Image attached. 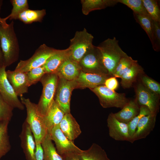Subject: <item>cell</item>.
I'll return each instance as SVG.
<instances>
[{
	"label": "cell",
	"mask_w": 160,
	"mask_h": 160,
	"mask_svg": "<svg viewBox=\"0 0 160 160\" xmlns=\"http://www.w3.org/2000/svg\"><path fill=\"white\" fill-rule=\"evenodd\" d=\"M14 26L13 20L8 24L0 20V42L6 67L17 61L19 57V45Z\"/></svg>",
	"instance_id": "1"
},
{
	"label": "cell",
	"mask_w": 160,
	"mask_h": 160,
	"mask_svg": "<svg viewBox=\"0 0 160 160\" xmlns=\"http://www.w3.org/2000/svg\"><path fill=\"white\" fill-rule=\"evenodd\" d=\"M101 53L104 65L108 75L113 77L115 69L120 60L128 56L120 47L116 37L108 38L97 46Z\"/></svg>",
	"instance_id": "2"
},
{
	"label": "cell",
	"mask_w": 160,
	"mask_h": 160,
	"mask_svg": "<svg viewBox=\"0 0 160 160\" xmlns=\"http://www.w3.org/2000/svg\"><path fill=\"white\" fill-rule=\"evenodd\" d=\"M20 101L26 108L25 120L33 135L35 142L41 143L48 133L44 117L39 111L37 104L31 101L29 98L23 96Z\"/></svg>",
	"instance_id": "3"
},
{
	"label": "cell",
	"mask_w": 160,
	"mask_h": 160,
	"mask_svg": "<svg viewBox=\"0 0 160 160\" xmlns=\"http://www.w3.org/2000/svg\"><path fill=\"white\" fill-rule=\"evenodd\" d=\"M58 79L56 73H46L40 80L43 89L37 106L40 113L44 116L54 100Z\"/></svg>",
	"instance_id": "4"
},
{
	"label": "cell",
	"mask_w": 160,
	"mask_h": 160,
	"mask_svg": "<svg viewBox=\"0 0 160 160\" xmlns=\"http://www.w3.org/2000/svg\"><path fill=\"white\" fill-rule=\"evenodd\" d=\"M93 35L89 33L86 28L76 31L74 37L70 40L69 48L71 57L79 63L84 56L94 45Z\"/></svg>",
	"instance_id": "5"
},
{
	"label": "cell",
	"mask_w": 160,
	"mask_h": 160,
	"mask_svg": "<svg viewBox=\"0 0 160 160\" xmlns=\"http://www.w3.org/2000/svg\"><path fill=\"white\" fill-rule=\"evenodd\" d=\"M98 97L101 106L104 108L115 107L122 108L129 102L124 93H118L104 84L90 89Z\"/></svg>",
	"instance_id": "6"
},
{
	"label": "cell",
	"mask_w": 160,
	"mask_h": 160,
	"mask_svg": "<svg viewBox=\"0 0 160 160\" xmlns=\"http://www.w3.org/2000/svg\"><path fill=\"white\" fill-rule=\"evenodd\" d=\"M57 50L49 47L44 44H43L36 49L29 58L25 60H20L15 70L26 73L32 69L42 66Z\"/></svg>",
	"instance_id": "7"
},
{
	"label": "cell",
	"mask_w": 160,
	"mask_h": 160,
	"mask_svg": "<svg viewBox=\"0 0 160 160\" xmlns=\"http://www.w3.org/2000/svg\"><path fill=\"white\" fill-rule=\"evenodd\" d=\"M79 63L81 71L84 72L109 76L97 46L93 45L90 49Z\"/></svg>",
	"instance_id": "8"
},
{
	"label": "cell",
	"mask_w": 160,
	"mask_h": 160,
	"mask_svg": "<svg viewBox=\"0 0 160 160\" xmlns=\"http://www.w3.org/2000/svg\"><path fill=\"white\" fill-rule=\"evenodd\" d=\"M76 87L75 80L68 81L59 78L54 100L65 114L71 113V96L72 91L76 89Z\"/></svg>",
	"instance_id": "9"
},
{
	"label": "cell",
	"mask_w": 160,
	"mask_h": 160,
	"mask_svg": "<svg viewBox=\"0 0 160 160\" xmlns=\"http://www.w3.org/2000/svg\"><path fill=\"white\" fill-rule=\"evenodd\" d=\"M50 134L52 140L55 143L57 152L61 157L70 153L81 154L82 152V150L64 135L59 124L52 129Z\"/></svg>",
	"instance_id": "10"
},
{
	"label": "cell",
	"mask_w": 160,
	"mask_h": 160,
	"mask_svg": "<svg viewBox=\"0 0 160 160\" xmlns=\"http://www.w3.org/2000/svg\"><path fill=\"white\" fill-rule=\"evenodd\" d=\"M6 68L3 63H0V94L13 108L23 110L24 106L18 99L7 78Z\"/></svg>",
	"instance_id": "11"
},
{
	"label": "cell",
	"mask_w": 160,
	"mask_h": 160,
	"mask_svg": "<svg viewBox=\"0 0 160 160\" xmlns=\"http://www.w3.org/2000/svg\"><path fill=\"white\" fill-rule=\"evenodd\" d=\"M135 92V99L139 106H146L151 114L157 115L159 109V95L148 89L141 83L137 85Z\"/></svg>",
	"instance_id": "12"
},
{
	"label": "cell",
	"mask_w": 160,
	"mask_h": 160,
	"mask_svg": "<svg viewBox=\"0 0 160 160\" xmlns=\"http://www.w3.org/2000/svg\"><path fill=\"white\" fill-rule=\"evenodd\" d=\"M107 122L111 137L116 141L130 142L128 124L118 121L112 112L109 114Z\"/></svg>",
	"instance_id": "13"
},
{
	"label": "cell",
	"mask_w": 160,
	"mask_h": 160,
	"mask_svg": "<svg viewBox=\"0 0 160 160\" xmlns=\"http://www.w3.org/2000/svg\"><path fill=\"white\" fill-rule=\"evenodd\" d=\"M21 145L27 160H36V143L31 129L25 120L20 135Z\"/></svg>",
	"instance_id": "14"
},
{
	"label": "cell",
	"mask_w": 160,
	"mask_h": 160,
	"mask_svg": "<svg viewBox=\"0 0 160 160\" xmlns=\"http://www.w3.org/2000/svg\"><path fill=\"white\" fill-rule=\"evenodd\" d=\"M108 75L85 73L82 71L76 79L75 80L76 89H84L87 88L89 89L104 84L108 78Z\"/></svg>",
	"instance_id": "15"
},
{
	"label": "cell",
	"mask_w": 160,
	"mask_h": 160,
	"mask_svg": "<svg viewBox=\"0 0 160 160\" xmlns=\"http://www.w3.org/2000/svg\"><path fill=\"white\" fill-rule=\"evenodd\" d=\"M7 78L17 95L23 96L28 92L29 87L27 73L15 71H6Z\"/></svg>",
	"instance_id": "16"
},
{
	"label": "cell",
	"mask_w": 160,
	"mask_h": 160,
	"mask_svg": "<svg viewBox=\"0 0 160 160\" xmlns=\"http://www.w3.org/2000/svg\"><path fill=\"white\" fill-rule=\"evenodd\" d=\"M157 115L151 113L143 117L140 120L131 143L145 138L154 128Z\"/></svg>",
	"instance_id": "17"
},
{
	"label": "cell",
	"mask_w": 160,
	"mask_h": 160,
	"mask_svg": "<svg viewBox=\"0 0 160 160\" xmlns=\"http://www.w3.org/2000/svg\"><path fill=\"white\" fill-rule=\"evenodd\" d=\"M59 125L64 135L71 141L77 138L81 132L79 124L71 113L64 115Z\"/></svg>",
	"instance_id": "18"
},
{
	"label": "cell",
	"mask_w": 160,
	"mask_h": 160,
	"mask_svg": "<svg viewBox=\"0 0 160 160\" xmlns=\"http://www.w3.org/2000/svg\"><path fill=\"white\" fill-rule=\"evenodd\" d=\"M81 71L79 63L70 57L61 65L55 73L59 78L72 81L77 79Z\"/></svg>",
	"instance_id": "19"
},
{
	"label": "cell",
	"mask_w": 160,
	"mask_h": 160,
	"mask_svg": "<svg viewBox=\"0 0 160 160\" xmlns=\"http://www.w3.org/2000/svg\"><path fill=\"white\" fill-rule=\"evenodd\" d=\"M71 56L69 49H57L43 65L46 73H55L61 65Z\"/></svg>",
	"instance_id": "20"
},
{
	"label": "cell",
	"mask_w": 160,
	"mask_h": 160,
	"mask_svg": "<svg viewBox=\"0 0 160 160\" xmlns=\"http://www.w3.org/2000/svg\"><path fill=\"white\" fill-rule=\"evenodd\" d=\"M140 107L136 99L129 100L120 111L114 113V115L118 121L128 124L139 113Z\"/></svg>",
	"instance_id": "21"
},
{
	"label": "cell",
	"mask_w": 160,
	"mask_h": 160,
	"mask_svg": "<svg viewBox=\"0 0 160 160\" xmlns=\"http://www.w3.org/2000/svg\"><path fill=\"white\" fill-rule=\"evenodd\" d=\"M65 114L54 100L44 116L48 133L50 134L52 129L60 124Z\"/></svg>",
	"instance_id": "22"
},
{
	"label": "cell",
	"mask_w": 160,
	"mask_h": 160,
	"mask_svg": "<svg viewBox=\"0 0 160 160\" xmlns=\"http://www.w3.org/2000/svg\"><path fill=\"white\" fill-rule=\"evenodd\" d=\"M118 3V0H81L82 12L86 15L92 11L113 6Z\"/></svg>",
	"instance_id": "23"
},
{
	"label": "cell",
	"mask_w": 160,
	"mask_h": 160,
	"mask_svg": "<svg viewBox=\"0 0 160 160\" xmlns=\"http://www.w3.org/2000/svg\"><path fill=\"white\" fill-rule=\"evenodd\" d=\"M143 71V68L136 60L120 78L122 87L124 88H130L136 80L138 76Z\"/></svg>",
	"instance_id": "24"
},
{
	"label": "cell",
	"mask_w": 160,
	"mask_h": 160,
	"mask_svg": "<svg viewBox=\"0 0 160 160\" xmlns=\"http://www.w3.org/2000/svg\"><path fill=\"white\" fill-rule=\"evenodd\" d=\"M80 156L81 160H110L105 151L95 143L87 150H82Z\"/></svg>",
	"instance_id": "25"
},
{
	"label": "cell",
	"mask_w": 160,
	"mask_h": 160,
	"mask_svg": "<svg viewBox=\"0 0 160 160\" xmlns=\"http://www.w3.org/2000/svg\"><path fill=\"white\" fill-rule=\"evenodd\" d=\"M41 144L43 151L44 160H64L57 152L50 134H47Z\"/></svg>",
	"instance_id": "26"
},
{
	"label": "cell",
	"mask_w": 160,
	"mask_h": 160,
	"mask_svg": "<svg viewBox=\"0 0 160 160\" xmlns=\"http://www.w3.org/2000/svg\"><path fill=\"white\" fill-rule=\"evenodd\" d=\"M46 15L45 9L33 10L28 9L20 13L17 19L25 24H29L34 22H41Z\"/></svg>",
	"instance_id": "27"
},
{
	"label": "cell",
	"mask_w": 160,
	"mask_h": 160,
	"mask_svg": "<svg viewBox=\"0 0 160 160\" xmlns=\"http://www.w3.org/2000/svg\"><path fill=\"white\" fill-rule=\"evenodd\" d=\"M10 1L12 6L11 13L5 18L0 17V20L4 22H6L8 19L10 20L17 19L18 15L20 13L29 9L27 0H11Z\"/></svg>",
	"instance_id": "28"
},
{
	"label": "cell",
	"mask_w": 160,
	"mask_h": 160,
	"mask_svg": "<svg viewBox=\"0 0 160 160\" xmlns=\"http://www.w3.org/2000/svg\"><path fill=\"white\" fill-rule=\"evenodd\" d=\"M9 123L5 122L0 124V159L5 155L11 149L8 133Z\"/></svg>",
	"instance_id": "29"
},
{
	"label": "cell",
	"mask_w": 160,
	"mask_h": 160,
	"mask_svg": "<svg viewBox=\"0 0 160 160\" xmlns=\"http://www.w3.org/2000/svg\"><path fill=\"white\" fill-rule=\"evenodd\" d=\"M142 1L144 7L151 19L160 22L159 1L142 0Z\"/></svg>",
	"instance_id": "30"
},
{
	"label": "cell",
	"mask_w": 160,
	"mask_h": 160,
	"mask_svg": "<svg viewBox=\"0 0 160 160\" xmlns=\"http://www.w3.org/2000/svg\"><path fill=\"white\" fill-rule=\"evenodd\" d=\"M135 19L145 32L151 41H152L153 31L152 20L149 16L133 13Z\"/></svg>",
	"instance_id": "31"
},
{
	"label": "cell",
	"mask_w": 160,
	"mask_h": 160,
	"mask_svg": "<svg viewBox=\"0 0 160 160\" xmlns=\"http://www.w3.org/2000/svg\"><path fill=\"white\" fill-rule=\"evenodd\" d=\"M118 2L131 9L133 13L150 16L144 6L142 0H118Z\"/></svg>",
	"instance_id": "32"
},
{
	"label": "cell",
	"mask_w": 160,
	"mask_h": 160,
	"mask_svg": "<svg viewBox=\"0 0 160 160\" xmlns=\"http://www.w3.org/2000/svg\"><path fill=\"white\" fill-rule=\"evenodd\" d=\"M151 113L150 110L147 107L144 106H141L140 107V111L139 113L128 123L129 134L130 139V142H131L137 125L140 119L143 116Z\"/></svg>",
	"instance_id": "33"
},
{
	"label": "cell",
	"mask_w": 160,
	"mask_h": 160,
	"mask_svg": "<svg viewBox=\"0 0 160 160\" xmlns=\"http://www.w3.org/2000/svg\"><path fill=\"white\" fill-rule=\"evenodd\" d=\"M14 108L5 100L0 94V124L10 121Z\"/></svg>",
	"instance_id": "34"
},
{
	"label": "cell",
	"mask_w": 160,
	"mask_h": 160,
	"mask_svg": "<svg viewBox=\"0 0 160 160\" xmlns=\"http://www.w3.org/2000/svg\"><path fill=\"white\" fill-rule=\"evenodd\" d=\"M136 60L129 56L121 58L115 69L113 77L120 78Z\"/></svg>",
	"instance_id": "35"
},
{
	"label": "cell",
	"mask_w": 160,
	"mask_h": 160,
	"mask_svg": "<svg viewBox=\"0 0 160 160\" xmlns=\"http://www.w3.org/2000/svg\"><path fill=\"white\" fill-rule=\"evenodd\" d=\"M26 73L29 87L40 81L41 78L46 73L43 65L32 69Z\"/></svg>",
	"instance_id": "36"
},
{
	"label": "cell",
	"mask_w": 160,
	"mask_h": 160,
	"mask_svg": "<svg viewBox=\"0 0 160 160\" xmlns=\"http://www.w3.org/2000/svg\"><path fill=\"white\" fill-rule=\"evenodd\" d=\"M152 41H151L153 49L158 52L160 50V22L153 20Z\"/></svg>",
	"instance_id": "37"
},
{
	"label": "cell",
	"mask_w": 160,
	"mask_h": 160,
	"mask_svg": "<svg viewBox=\"0 0 160 160\" xmlns=\"http://www.w3.org/2000/svg\"><path fill=\"white\" fill-rule=\"evenodd\" d=\"M142 84L148 89L155 93L160 95V84L157 82L146 76L141 78Z\"/></svg>",
	"instance_id": "38"
},
{
	"label": "cell",
	"mask_w": 160,
	"mask_h": 160,
	"mask_svg": "<svg viewBox=\"0 0 160 160\" xmlns=\"http://www.w3.org/2000/svg\"><path fill=\"white\" fill-rule=\"evenodd\" d=\"M104 85L110 89L115 91L118 87V82L114 77H110L105 80Z\"/></svg>",
	"instance_id": "39"
},
{
	"label": "cell",
	"mask_w": 160,
	"mask_h": 160,
	"mask_svg": "<svg viewBox=\"0 0 160 160\" xmlns=\"http://www.w3.org/2000/svg\"><path fill=\"white\" fill-rule=\"evenodd\" d=\"M35 157L36 160H44L43 151L41 143L35 142Z\"/></svg>",
	"instance_id": "40"
},
{
	"label": "cell",
	"mask_w": 160,
	"mask_h": 160,
	"mask_svg": "<svg viewBox=\"0 0 160 160\" xmlns=\"http://www.w3.org/2000/svg\"><path fill=\"white\" fill-rule=\"evenodd\" d=\"M80 154L74 153H70L62 157L64 160H81Z\"/></svg>",
	"instance_id": "41"
},
{
	"label": "cell",
	"mask_w": 160,
	"mask_h": 160,
	"mask_svg": "<svg viewBox=\"0 0 160 160\" xmlns=\"http://www.w3.org/2000/svg\"><path fill=\"white\" fill-rule=\"evenodd\" d=\"M0 63H3V57L0 42Z\"/></svg>",
	"instance_id": "42"
},
{
	"label": "cell",
	"mask_w": 160,
	"mask_h": 160,
	"mask_svg": "<svg viewBox=\"0 0 160 160\" xmlns=\"http://www.w3.org/2000/svg\"><path fill=\"white\" fill-rule=\"evenodd\" d=\"M3 3V0H0V10L1 8V7Z\"/></svg>",
	"instance_id": "43"
},
{
	"label": "cell",
	"mask_w": 160,
	"mask_h": 160,
	"mask_svg": "<svg viewBox=\"0 0 160 160\" xmlns=\"http://www.w3.org/2000/svg\"></svg>",
	"instance_id": "44"
}]
</instances>
